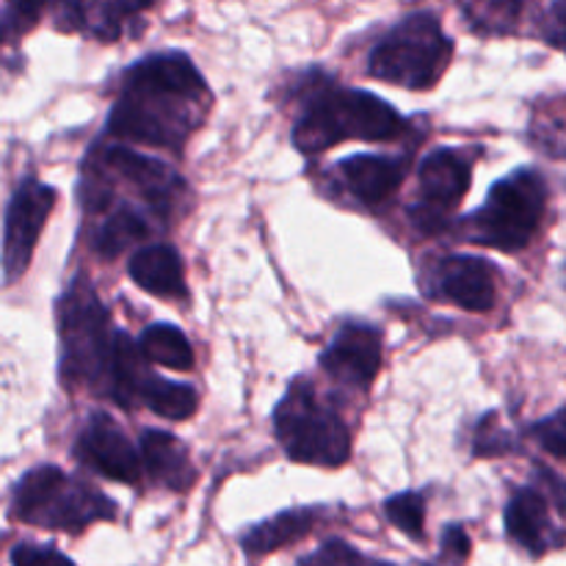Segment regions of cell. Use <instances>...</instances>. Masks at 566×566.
I'll list each match as a JSON object with an SVG mask.
<instances>
[{
  "label": "cell",
  "mask_w": 566,
  "mask_h": 566,
  "mask_svg": "<svg viewBox=\"0 0 566 566\" xmlns=\"http://www.w3.org/2000/svg\"><path fill=\"white\" fill-rule=\"evenodd\" d=\"M208 86L186 53L147 55L125 72L108 133L147 147L180 149L202 122Z\"/></svg>",
  "instance_id": "6da1fadb"
},
{
  "label": "cell",
  "mask_w": 566,
  "mask_h": 566,
  "mask_svg": "<svg viewBox=\"0 0 566 566\" xmlns=\"http://www.w3.org/2000/svg\"><path fill=\"white\" fill-rule=\"evenodd\" d=\"M407 130L403 116L376 94L363 88H324L304 108L293 125V144L302 153H324L346 138L363 142H390Z\"/></svg>",
  "instance_id": "7a4b0ae2"
},
{
  "label": "cell",
  "mask_w": 566,
  "mask_h": 566,
  "mask_svg": "<svg viewBox=\"0 0 566 566\" xmlns=\"http://www.w3.org/2000/svg\"><path fill=\"white\" fill-rule=\"evenodd\" d=\"M59 335L64 387H99V381L114 376L116 335L111 337V315L92 282L83 276H77L61 296Z\"/></svg>",
  "instance_id": "3957f363"
},
{
  "label": "cell",
  "mask_w": 566,
  "mask_h": 566,
  "mask_svg": "<svg viewBox=\"0 0 566 566\" xmlns=\"http://www.w3.org/2000/svg\"><path fill=\"white\" fill-rule=\"evenodd\" d=\"M11 517L50 531H77L116 517V503L55 464L28 470L11 490Z\"/></svg>",
  "instance_id": "277c9868"
},
{
  "label": "cell",
  "mask_w": 566,
  "mask_h": 566,
  "mask_svg": "<svg viewBox=\"0 0 566 566\" xmlns=\"http://www.w3.org/2000/svg\"><path fill=\"white\" fill-rule=\"evenodd\" d=\"M453 42L431 11H415L390 28L370 50V75L376 81L426 92L437 86L451 64Z\"/></svg>",
  "instance_id": "5b68a950"
},
{
  "label": "cell",
  "mask_w": 566,
  "mask_h": 566,
  "mask_svg": "<svg viewBox=\"0 0 566 566\" xmlns=\"http://www.w3.org/2000/svg\"><path fill=\"white\" fill-rule=\"evenodd\" d=\"M274 431L287 457L302 464L340 468L352 457V431L307 379H296L274 409Z\"/></svg>",
  "instance_id": "8992f818"
},
{
  "label": "cell",
  "mask_w": 566,
  "mask_h": 566,
  "mask_svg": "<svg viewBox=\"0 0 566 566\" xmlns=\"http://www.w3.org/2000/svg\"><path fill=\"white\" fill-rule=\"evenodd\" d=\"M545 208V177L536 169H520L492 186L484 208L468 219V238L501 252H520L539 230Z\"/></svg>",
  "instance_id": "52a82bcc"
},
{
  "label": "cell",
  "mask_w": 566,
  "mask_h": 566,
  "mask_svg": "<svg viewBox=\"0 0 566 566\" xmlns=\"http://www.w3.org/2000/svg\"><path fill=\"white\" fill-rule=\"evenodd\" d=\"M506 534L534 556L566 542V481L539 468L528 486L517 490L506 506Z\"/></svg>",
  "instance_id": "ba28073f"
},
{
  "label": "cell",
  "mask_w": 566,
  "mask_h": 566,
  "mask_svg": "<svg viewBox=\"0 0 566 566\" xmlns=\"http://www.w3.org/2000/svg\"><path fill=\"white\" fill-rule=\"evenodd\" d=\"M420 197L409 210L415 227L426 235H434L448 224V216L470 191L473 177V158L462 149L442 147L434 149L420 164Z\"/></svg>",
  "instance_id": "9c48e42d"
},
{
  "label": "cell",
  "mask_w": 566,
  "mask_h": 566,
  "mask_svg": "<svg viewBox=\"0 0 566 566\" xmlns=\"http://www.w3.org/2000/svg\"><path fill=\"white\" fill-rule=\"evenodd\" d=\"M55 188L39 180L20 182L6 210V235H3V269L6 282H14L31 263L44 221L53 213Z\"/></svg>",
  "instance_id": "30bf717a"
},
{
  "label": "cell",
  "mask_w": 566,
  "mask_h": 566,
  "mask_svg": "<svg viewBox=\"0 0 566 566\" xmlns=\"http://www.w3.org/2000/svg\"><path fill=\"white\" fill-rule=\"evenodd\" d=\"M75 457L103 479L122 481V484H138L142 481V451H136V446L127 440L119 423L103 412L92 415L83 423L75 442Z\"/></svg>",
  "instance_id": "8fae6325"
},
{
  "label": "cell",
  "mask_w": 566,
  "mask_h": 566,
  "mask_svg": "<svg viewBox=\"0 0 566 566\" xmlns=\"http://www.w3.org/2000/svg\"><path fill=\"white\" fill-rule=\"evenodd\" d=\"M321 368L340 385L368 390L381 368V332L370 324H346L321 354Z\"/></svg>",
  "instance_id": "7c38bea8"
},
{
  "label": "cell",
  "mask_w": 566,
  "mask_h": 566,
  "mask_svg": "<svg viewBox=\"0 0 566 566\" xmlns=\"http://www.w3.org/2000/svg\"><path fill=\"white\" fill-rule=\"evenodd\" d=\"M440 296L470 313H490L497 302L495 271L473 254H451L437 265Z\"/></svg>",
  "instance_id": "4fadbf2b"
},
{
  "label": "cell",
  "mask_w": 566,
  "mask_h": 566,
  "mask_svg": "<svg viewBox=\"0 0 566 566\" xmlns=\"http://www.w3.org/2000/svg\"><path fill=\"white\" fill-rule=\"evenodd\" d=\"M103 160L111 171H116L122 180L130 182V186L142 193L144 202H147L149 208L166 213V210L175 205L177 191L182 188V182L166 164L147 158V155L133 153V149L125 147H108L103 153Z\"/></svg>",
  "instance_id": "5bb4252c"
},
{
  "label": "cell",
  "mask_w": 566,
  "mask_h": 566,
  "mask_svg": "<svg viewBox=\"0 0 566 566\" xmlns=\"http://www.w3.org/2000/svg\"><path fill=\"white\" fill-rule=\"evenodd\" d=\"M337 171L359 202L376 208L401 188L407 160L396 158V155H352L337 164Z\"/></svg>",
  "instance_id": "9a60e30c"
},
{
  "label": "cell",
  "mask_w": 566,
  "mask_h": 566,
  "mask_svg": "<svg viewBox=\"0 0 566 566\" xmlns=\"http://www.w3.org/2000/svg\"><path fill=\"white\" fill-rule=\"evenodd\" d=\"M144 459V470L155 484L166 486V490L186 492L188 486L197 481V468L191 464L186 446L169 431H144L142 446H138Z\"/></svg>",
  "instance_id": "2e32d148"
},
{
  "label": "cell",
  "mask_w": 566,
  "mask_h": 566,
  "mask_svg": "<svg viewBox=\"0 0 566 566\" xmlns=\"http://www.w3.org/2000/svg\"><path fill=\"white\" fill-rule=\"evenodd\" d=\"M130 276L142 291L158 298H182L186 296V269L177 249L169 243H153L133 254Z\"/></svg>",
  "instance_id": "e0dca14e"
},
{
  "label": "cell",
  "mask_w": 566,
  "mask_h": 566,
  "mask_svg": "<svg viewBox=\"0 0 566 566\" xmlns=\"http://www.w3.org/2000/svg\"><path fill=\"white\" fill-rule=\"evenodd\" d=\"M144 9L147 3H70L55 9V25L61 31H83L103 42H116L125 22Z\"/></svg>",
  "instance_id": "ac0fdd59"
},
{
  "label": "cell",
  "mask_w": 566,
  "mask_h": 566,
  "mask_svg": "<svg viewBox=\"0 0 566 566\" xmlns=\"http://www.w3.org/2000/svg\"><path fill=\"white\" fill-rule=\"evenodd\" d=\"M315 523H318V512H315V509H291V512H280L276 517L249 528L247 534L241 536V547L249 556H269V553L280 551V547L304 539V536L315 528Z\"/></svg>",
  "instance_id": "d6986e66"
},
{
  "label": "cell",
  "mask_w": 566,
  "mask_h": 566,
  "mask_svg": "<svg viewBox=\"0 0 566 566\" xmlns=\"http://www.w3.org/2000/svg\"><path fill=\"white\" fill-rule=\"evenodd\" d=\"M149 232H153V227L147 224V219L136 208H130V205H122L97 227L92 247L99 258L111 260L125 252L130 243L147 241Z\"/></svg>",
  "instance_id": "ffe728a7"
},
{
  "label": "cell",
  "mask_w": 566,
  "mask_h": 566,
  "mask_svg": "<svg viewBox=\"0 0 566 566\" xmlns=\"http://www.w3.org/2000/svg\"><path fill=\"white\" fill-rule=\"evenodd\" d=\"M138 348H142L144 359L155 365H164L169 370H191L193 368V352L188 337L182 329L171 324H155L144 329L138 337Z\"/></svg>",
  "instance_id": "44dd1931"
},
{
  "label": "cell",
  "mask_w": 566,
  "mask_h": 566,
  "mask_svg": "<svg viewBox=\"0 0 566 566\" xmlns=\"http://www.w3.org/2000/svg\"><path fill=\"white\" fill-rule=\"evenodd\" d=\"M138 401L147 403L155 415L166 420H186L199 407V396L191 385L160 379V376H147L142 392H138Z\"/></svg>",
  "instance_id": "7402d4cb"
},
{
  "label": "cell",
  "mask_w": 566,
  "mask_h": 566,
  "mask_svg": "<svg viewBox=\"0 0 566 566\" xmlns=\"http://www.w3.org/2000/svg\"><path fill=\"white\" fill-rule=\"evenodd\" d=\"M523 6L520 3H470L462 6V14L468 17L470 28L481 36H495V33L512 31Z\"/></svg>",
  "instance_id": "603a6c76"
},
{
  "label": "cell",
  "mask_w": 566,
  "mask_h": 566,
  "mask_svg": "<svg viewBox=\"0 0 566 566\" xmlns=\"http://www.w3.org/2000/svg\"><path fill=\"white\" fill-rule=\"evenodd\" d=\"M385 514L409 539L420 542L426 536V501L418 492H401L385 503Z\"/></svg>",
  "instance_id": "cb8c5ba5"
},
{
  "label": "cell",
  "mask_w": 566,
  "mask_h": 566,
  "mask_svg": "<svg viewBox=\"0 0 566 566\" xmlns=\"http://www.w3.org/2000/svg\"><path fill=\"white\" fill-rule=\"evenodd\" d=\"M517 451V446H514V437L509 434L506 429H501V423H497V415L490 412L481 418L479 429H475V437H473V453L475 457H506V453Z\"/></svg>",
  "instance_id": "d4e9b609"
},
{
  "label": "cell",
  "mask_w": 566,
  "mask_h": 566,
  "mask_svg": "<svg viewBox=\"0 0 566 566\" xmlns=\"http://www.w3.org/2000/svg\"><path fill=\"white\" fill-rule=\"evenodd\" d=\"M531 437L539 442L542 451L556 459H566V409H558V412L547 415L545 420L531 426Z\"/></svg>",
  "instance_id": "484cf974"
},
{
  "label": "cell",
  "mask_w": 566,
  "mask_h": 566,
  "mask_svg": "<svg viewBox=\"0 0 566 566\" xmlns=\"http://www.w3.org/2000/svg\"><path fill=\"white\" fill-rule=\"evenodd\" d=\"M298 566H379V564L368 562L363 553L354 551V547L346 545V542L332 539L326 542V545H321L313 556L302 558V564Z\"/></svg>",
  "instance_id": "4316f807"
},
{
  "label": "cell",
  "mask_w": 566,
  "mask_h": 566,
  "mask_svg": "<svg viewBox=\"0 0 566 566\" xmlns=\"http://www.w3.org/2000/svg\"><path fill=\"white\" fill-rule=\"evenodd\" d=\"M11 566H75L64 553H59L55 547H42V545H17L11 551Z\"/></svg>",
  "instance_id": "83f0119b"
},
{
  "label": "cell",
  "mask_w": 566,
  "mask_h": 566,
  "mask_svg": "<svg viewBox=\"0 0 566 566\" xmlns=\"http://www.w3.org/2000/svg\"><path fill=\"white\" fill-rule=\"evenodd\" d=\"M470 556V536L468 531L459 528V525H451L442 536V556L434 566H462Z\"/></svg>",
  "instance_id": "f1b7e54d"
},
{
  "label": "cell",
  "mask_w": 566,
  "mask_h": 566,
  "mask_svg": "<svg viewBox=\"0 0 566 566\" xmlns=\"http://www.w3.org/2000/svg\"><path fill=\"white\" fill-rule=\"evenodd\" d=\"M545 36L547 42H553L556 48H566V3H556L547 9Z\"/></svg>",
  "instance_id": "f546056e"
}]
</instances>
